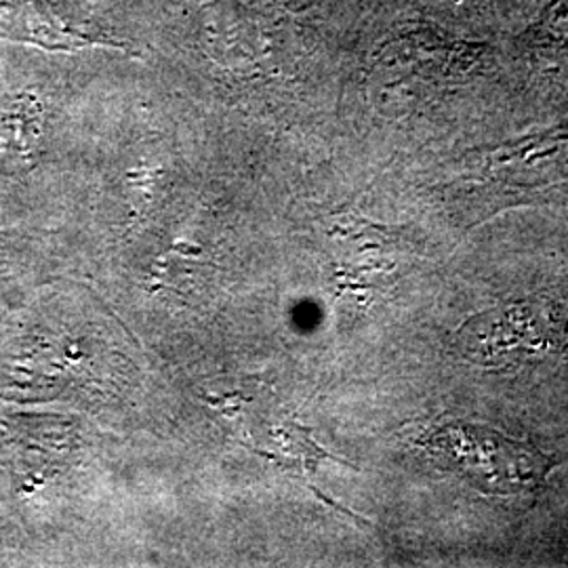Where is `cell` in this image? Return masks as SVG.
I'll return each instance as SVG.
<instances>
[{
    "label": "cell",
    "mask_w": 568,
    "mask_h": 568,
    "mask_svg": "<svg viewBox=\"0 0 568 568\" xmlns=\"http://www.w3.org/2000/svg\"><path fill=\"white\" fill-rule=\"evenodd\" d=\"M455 349L480 368H514L568 356V302L528 297L467 318Z\"/></svg>",
    "instance_id": "cell-1"
},
{
    "label": "cell",
    "mask_w": 568,
    "mask_h": 568,
    "mask_svg": "<svg viewBox=\"0 0 568 568\" xmlns=\"http://www.w3.org/2000/svg\"><path fill=\"white\" fill-rule=\"evenodd\" d=\"M419 445L434 464L487 495L535 493L548 478V455L493 427L448 422L432 427Z\"/></svg>",
    "instance_id": "cell-2"
},
{
    "label": "cell",
    "mask_w": 568,
    "mask_h": 568,
    "mask_svg": "<svg viewBox=\"0 0 568 568\" xmlns=\"http://www.w3.org/2000/svg\"><path fill=\"white\" fill-rule=\"evenodd\" d=\"M487 171L511 183L568 182V122L497 145L487 154Z\"/></svg>",
    "instance_id": "cell-3"
},
{
    "label": "cell",
    "mask_w": 568,
    "mask_h": 568,
    "mask_svg": "<svg viewBox=\"0 0 568 568\" xmlns=\"http://www.w3.org/2000/svg\"><path fill=\"white\" fill-rule=\"evenodd\" d=\"M44 108L41 100L21 93L0 103V173L18 175L41 156Z\"/></svg>",
    "instance_id": "cell-4"
},
{
    "label": "cell",
    "mask_w": 568,
    "mask_h": 568,
    "mask_svg": "<svg viewBox=\"0 0 568 568\" xmlns=\"http://www.w3.org/2000/svg\"><path fill=\"white\" fill-rule=\"evenodd\" d=\"M0 32L51 51H74L89 44H108L65 26L55 13L34 0H0Z\"/></svg>",
    "instance_id": "cell-5"
}]
</instances>
